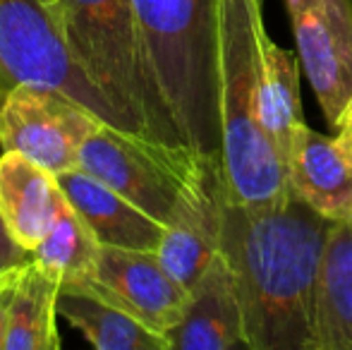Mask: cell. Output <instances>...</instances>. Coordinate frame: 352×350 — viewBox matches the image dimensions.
<instances>
[{
	"label": "cell",
	"instance_id": "1",
	"mask_svg": "<svg viewBox=\"0 0 352 350\" xmlns=\"http://www.w3.org/2000/svg\"><path fill=\"white\" fill-rule=\"evenodd\" d=\"M336 221L290 192L245 206L221 195L218 252L235 276L250 350H311L321 257Z\"/></svg>",
	"mask_w": 352,
	"mask_h": 350
},
{
	"label": "cell",
	"instance_id": "2",
	"mask_svg": "<svg viewBox=\"0 0 352 350\" xmlns=\"http://www.w3.org/2000/svg\"><path fill=\"white\" fill-rule=\"evenodd\" d=\"M132 8L182 144L223 166L221 0H132Z\"/></svg>",
	"mask_w": 352,
	"mask_h": 350
},
{
	"label": "cell",
	"instance_id": "3",
	"mask_svg": "<svg viewBox=\"0 0 352 350\" xmlns=\"http://www.w3.org/2000/svg\"><path fill=\"white\" fill-rule=\"evenodd\" d=\"M256 0H221V122L223 187L230 201L274 206L290 197L287 168L259 113Z\"/></svg>",
	"mask_w": 352,
	"mask_h": 350
},
{
	"label": "cell",
	"instance_id": "4",
	"mask_svg": "<svg viewBox=\"0 0 352 350\" xmlns=\"http://www.w3.org/2000/svg\"><path fill=\"white\" fill-rule=\"evenodd\" d=\"M72 58L130 132L185 146L153 80L132 0H48Z\"/></svg>",
	"mask_w": 352,
	"mask_h": 350
},
{
	"label": "cell",
	"instance_id": "5",
	"mask_svg": "<svg viewBox=\"0 0 352 350\" xmlns=\"http://www.w3.org/2000/svg\"><path fill=\"white\" fill-rule=\"evenodd\" d=\"M79 168L166 226L187 190L223 166L187 146L163 144L103 122L84 142Z\"/></svg>",
	"mask_w": 352,
	"mask_h": 350
},
{
	"label": "cell",
	"instance_id": "6",
	"mask_svg": "<svg viewBox=\"0 0 352 350\" xmlns=\"http://www.w3.org/2000/svg\"><path fill=\"white\" fill-rule=\"evenodd\" d=\"M19 82L58 89L108 125L127 130L113 103L77 65L43 0H0V87L8 94Z\"/></svg>",
	"mask_w": 352,
	"mask_h": 350
},
{
	"label": "cell",
	"instance_id": "7",
	"mask_svg": "<svg viewBox=\"0 0 352 350\" xmlns=\"http://www.w3.org/2000/svg\"><path fill=\"white\" fill-rule=\"evenodd\" d=\"M103 122L91 108L58 89L19 82L0 111V151H17L60 175L77 168L84 142Z\"/></svg>",
	"mask_w": 352,
	"mask_h": 350
},
{
	"label": "cell",
	"instance_id": "8",
	"mask_svg": "<svg viewBox=\"0 0 352 350\" xmlns=\"http://www.w3.org/2000/svg\"><path fill=\"white\" fill-rule=\"evenodd\" d=\"M302 70L336 130L352 98V0H285Z\"/></svg>",
	"mask_w": 352,
	"mask_h": 350
},
{
	"label": "cell",
	"instance_id": "9",
	"mask_svg": "<svg viewBox=\"0 0 352 350\" xmlns=\"http://www.w3.org/2000/svg\"><path fill=\"white\" fill-rule=\"evenodd\" d=\"M84 283L166 338L182 319L190 298V290L166 269L158 252L146 250L103 245L96 276Z\"/></svg>",
	"mask_w": 352,
	"mask_h": 350
},
{
	"label": "cell",
	"instance_id": "10",
	"mask_svg": "<svg viewBox=\"0 0 352 350\" xmlns=\"http://www.w3.org/2000/svg\"><path fill=\"white\" fill-rule=\"evenodd\" d=\"M168 343L170 350H250L235 276L221 252L190 288L185 314Z\"/></svg>",
	"mask_w": 352,
	"mask_h": 350
},
{
	"label": "cell",
	"instance_id": "11",
	"mask_svg": "<svg viewBox=\"0 0 352 350\" xmlns=\"http://www.w3.org/2000/svg\"><path fill=\"white\" fill-rule=\"evenodd\" d=\"M223 171H211L175 206L166 223L158 257L187 290L204 276L218 254Z\"/></svg>",
	"mask_w": 352,
	"mask_h": 350
},
{
	"label": "cell",
	"instance_id": "12",
	"mask_svg": "<svg viewBox=\"0 0 352 350\" xmlns=\"http://www.w3.org/2000/svg\"><path fill=\"white\" fill-rule=\"evenodd\" d=\"M290 192L331 221L352 219V156L336 137L302 125L285 161Z\"/></svg>",
	"mask_w": 352,
	"mask_h": 350
},
{
	"label": "cell",
	"instance_id": "13",
	"mask_svg": "<svg viewBox=\"0 0 352 350\" xmlns=\"http://www.w3.org/2000/svg\"><path fill=\"white\" fill-rule=\"evenodd\" d=\"M65 199L82 214L101 245L158 252L166 226L118 195L113 187L77 168L56 175Z\"/></svg>",
	"mask_w": 352,
	"mask_h": 350
},
{
	"label": "cell",
	"instance_id": "14",
	"mask_svg": "<svg viewBox=\"0 0 352 350\" xmlns=\"http://www.w3.org/2000/svg\"><path fill=\"white\" fill-rule=\"evenodd\" d=\"M63 199L53 173L17 151L0 154V214L22 248L36 250L51 230Z\"/></svg>",
	"mask_w": 352,
	"mask_h": 350
},
{
	"label": "cell",
	"instance_id": "15",
	"mask_svg": "<svg viewBox=\"0 0 352 350\" xmlns=\"http://www.w3.org/2000/svg\"><path fill=\"white\" fill-rule=\"evenodd\" d=\"M58 314L98 350H170L166 336L91 285H60Z\"/></svg>",
	"mask_w": 352,
	"mask_h": 350
},
{
	"label": "cell",
	"instance_id": "16",
	"mask_svg": "<svg viewBox=\"0 0 352 350\" xmlns=\"http://www.w3.org/2000/svg\"><path fill=\"white\" fill-rule=\"evenodd\" d=\"M311 350H352V226L336 221L321 257Z\"/></svg>",
	"mask_w": 352,
	"mask_h": 350
},
{
	"label": "cell",
	"instance_id": "17",
	"mask_svg": "<svg viewBox=\"0 0 352 350\" xmlns=\"http://www.w3.org/2000/svg\"><path fill=\"white\" fill-rule=\"evenodd\" d=\"M300 56L285 51L259 27V113L266 135L278 149L283 164L295 142V132L305 125L300 101Z\"/></svg>",
	"mask_w": 352,
	"mask_h": 350
},
{
	"label": "cell",
	"instance_id": "18",
	"mask_svg": "<svg viewBox=\"0 0 352 350\" xmlns=\"http://www.w3.org/2000/svg\"><path fill=\"white\" fill-rule=\"evenodd\" d=\"M60 283L36 262H29L3 290L8 331L3 350H58L56 317Z\"/></svg>",
	"mask_w": 352,
	"mask_h": 350
},
{
	"label": "cell",
	"instance_id": "19",
	"mask_svg": "<svg viewBox=\"0 0 352 350\" xmlns=\"http://www.w3.org/2000/svg\"><path fill=\"white\" fill-rule=\"evenodd\" d=\"M101 248L103 245L98 243L82 214L70 201L63 199L51 230L32 254L34 262L48 271L60 285H77L96 276Z\"/></svg>",
	"mask_w": 352,
	"mask_h": 350
},
{
	"label": "cell",
	"instance_id": "20",
	"mask_svg": "<svg viewBox=\"0 0 352 350\" xmlns=\"http://www.w3.org/2000/svg\"><path fill=\"white\" fill-rule=\"evenodd\" d=\"M32 259L34 254L14 240V235L10 233L8 223H5L3 214H0V293L17 278V274Z\"/></svg>",
	"mask_w": 352,
	"mask_h": 350
},
{
	"label": "cell",
	"instance_id": "21",
	"mask_svg": "<svg viewBox=\"0 0 352 350\" xmlns=\"http://www.w3.org/2000/svg\"><path fill=\"white\" fill-rule=\"evenodd\" d=\"M336 140H338L352 156V98L348 101V106H345L338 125H336Z\"/></svg>",
	"mask_w": 352,
	"mask_h": 350
},
{
	"label": "cell",
	"instance_id": "22",
	"mask_svg": "<svg viewBox=\"0 0 352 350\" xmlns=\"http://www.w3.org/2000/svg\"><path fill=\"white\" fill-rule=\"evenodd\" d=\"M5 331H8V309H5L3 293H0V350L5 346Z\"/></svg>",
	"mask_w": 352,
	"mask_h": 350
},
{
	"label": "cell",
	"instance_id": "23",
	"mask_svg": "<svg viewBox=\"0 0 352 350\" xmlns=\"http://www.w3.org/2000/svg\"><path fill=\"white\" fill-rule=\"evenodd\" d=\"M5 96H8V94H5V89L0 87V111H3V103H5Z\"/></svg>",
	"mask_w": 352,
	"mask_h": 350
},
{
	"label": "cell",
	"instance_id": "24",
	"mask_svg": "<svg viewBox=\"0 0 352 350\" xmlns=\"http://www.w3.org/2000/svg\"><path fill=\"white\" fill-rule=\"evenodd\" d=\"M43 5H46V8H48V0H43ZM53 14V12H51Z\"/></svg>",
	"mask_w": 352,
	"mask_h": 350
},
{
	"label": "cell",
	"instance_id": "25",
	"mask_svg": "<svg viewBox=\"0 0 352 350\" xmlns=\"http://www.w3.org/2000/svg\"><path fill=\"white\" fill-rule=\"evenodd\" d=\"M256 3H259V5H261V3H264V0H256Z\"/></svg>",
	"mask_w": 352,
	"mask_h": 350
},
{
	"label": "cell",
	"instance_id": "26",
	"mask_svg": "<svg viewBox=\"0 0 352 350\" xmlns=\"http://www.w3.org/2000/svg\"><path fill=\"white\" fill-rule=\"evenodd\" d=\"M350 226H352V219H350Z\"/></svg>",
	"mask_w": 352,
	"mask_h": 350
}]
</instances>
